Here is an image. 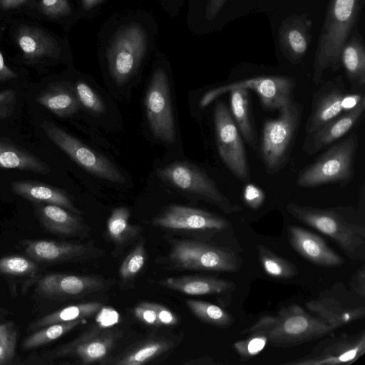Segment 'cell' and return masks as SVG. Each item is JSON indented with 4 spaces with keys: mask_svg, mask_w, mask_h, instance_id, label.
<instances>
[{
    "mask_svg": "<svg viewBox=\"0 0 365 365\" xmlns=\"http://www.w3.org/2000/svg\"><path fill=\"white\" fill-rule=\"evenodd\" d=\"M361 0H329L313 66L312 81L321 83L324 71L340 68V53L349 38Z\"/></svg>",
    "mask_w": 365,
    "mask_h": 365,
    "instance_id": "cell-1",
    "label": "cell"
},
{
    "mask_svg": "<svg viewBox=\"0 0 365 365\" xmlns=\"http://www.w3.org/2000/svg\"><path fill=\"white\" fill-rule=\"evenodd\" d=\"M303 109V104L292 98L277 110L276 118L264 121L257 150L269 175L277 173L288 164Z\"/></svg>",
    "mask_w": 365,
    "mask_h": 365,
    "instance_id": "cell-2",
    "label": "cell"
},
{
    "mask_svg": "<svg viewBox=\"0 0 365 365\" xmlns=\"http://www.w3.org/2000/svg\"><path fill=\"white\" fill-rule=\"evenodd\" d=\"M170 250L162 264L168 269L235 272L241 259L231 249L203 242L170 239Z\"/></svg>",
    "mask_w": 365,
    "mask_h": 365,
    "instance_id": "cell-3",
    "label": "cell"
},
{
    "mask_svg": "<svg viewBox=\"0 0 365 365\" xmlns=\"http://www.w3.org/2000/svg\"><path fill=\"white\" fill-rule=\"evenodd\" d=\"M288 212L297 220L332 239L353 259L364 257L365 229L347 222L343 216L330 209L300 205L294 202L287 207Z\"/></svg>",
    "mask_w": 365,
    "mask_h": 365,
    "instance_id": "cell-4",
    "label": "cell"
},
{
    "mask_svg": "<svg viewBox=\"0 0 365 365\" xmlns=\"http://www.w3.org/2000/svg\"><path fill=\"white\" fill-rule=\"evenodd\" d=\"M359 137L354 133L330 146L314 162L302 170L297 178L299 187L309 188L324 184L347 182L354 175V162Z\"/></svg>",
    "mask_w": 365,
    "mask_h": 365,
    "instance_id": "cell-5",
    "label": "cell"
},
{
    "mask_svg": "<svg viewBox=\"0 0 365 365\" xmlns=\"http://www.w3.org/2000/svg\"><path fill=\"white\" fill-rule=\"evenodd\" d=\"M121 336L120 329L94 327L66 344L29 358L28 363L46 364L59 359L70 358L83 365L101 364L109 356Z\"/></svg>",
    "mask_w": 365,
    "mask_h": 365,
    "instance_id": "cell-6",
    "label": "cell"
},
{
    "mask_svg": "<svg viewBox=\"0 0 365 365\" xmlns=\"http://www.w3.org/2000/svg\"><path fill=\"white\" fill-rule=\"evenodd\" d=\"M159 177L177 190L212 204L227 214L241 211L218 188L215 181L200 168L188 162H175L158 171Z\"/></svg>",
    "mask_w": 365,
    "mask_h": 365,
    "instance_id": "cell-7",
    "label": "cell"
},
{
    "mask_svg": "<svg viewBox=\"0 0 365 365\" xmlns=\"http://www.w3.org/2000/svg\"><path fill=\"white\" fill-rule=\"evenodd\" d=\"M334 331L320 318L293 304L280 309L275 316L268 343L276 347H291L325 337Z\"/></svg>",
    "mask_w": 365,
    "mask_h": 365,
    "instance_id": "cell-8",
    "label": "cell"
},
{
    "mask_svg": "<svg viewBox=\"0 0 365 365\" xmlns=\"http://www.w3.org/2000/svg\"><path fill=\"white\" fill-rule=\"evenodd\" d=\"M148 47V35L137 23L127 24L115 33L107 49L110 73L118 85L125 83L135 73Z\"/></svg>",
    "mask_w": 365,
    "mask_h": 365,
    "instance_id": "cell-9",
    "label": "cell"
},
{
    "mask_svg": "<svg viewBox=\"0 0 365 365\" xmlns=\"http://www.w3.org/2000/svg\"><path fill=\"white\" fill-rule=\"evenodd\" d=\"M365 99L363 91L347 93L343 78L339 76L320 86L312 94L310 113L305 123L309 134Z\"/></svg>",
    "mask_w": 365,
    "mask_h": 365,
    "instance_id": "cell-10",
    "label": "cell"
},
{
    "mask_svg": "<svg viewBox=\"0 0 365 365\" xmlns=\"http://www.w3.org/2000/svg\"><path fill=\"white\" fill-rule=\"evenodd\" d=\"M41 127L56 146L88 173L112 182H125L123 175L109 160L91 149L61 127L49 121H43Z\"/></svg>",
    "mask_w": 365,
    "mask_h": 365,
    "instance_id": "cell-11",
    "label": "cell"
},
{
    "mask_svg": "<svg viewBox=\"0 0 365 365\" xmlns=\"http://www.w3.org/2000/svg\"><path fill=\"white\" fill-rule=\"evenodd\" d=\"M214 124L219 155L227 168L238 179L248 181L250 170L242 135L230 110L221 100L214 108Z\"/></svg>",
    "mask_w": 365,
    "mask_h": 365,
    "instance_id": "cell-12",
    "label": "cell"
},
{
    "mask_svg": "<svg viewBox=\"0 0 365 365\" xmlns=\"http://www.w3.org/2000/svg\"><path fill=\"white\" fill-rule=\"evenodd\" d=\"M295 86V80L288 76L255 77L212 88L201 98L199 105L203 108L232 89L247 88L257 93L264 108L278 110L293 98Z\"/></svg>",
    "mask_w": 365,
    "mask_h": 365,
    "instance_id": "cell-13",
    "label": "cell"
},
{
    "mask_svg": "<svg viewBox=\"0 0 365 365\" xmlns=\"http://www.w3.org/2000/svg\"><path fill=\"white\" fill-rule=\"evenodd\" d=\"M146 115L153 135L168 144L175 140L170 86L165 71L160 68L153 72L145 98Z\"/></svg>",
    "mask_w": 365,
    "mask_h": 365,
    "instance_id": "cell-14",
    "label": "cell"
},
{
    "mask_svg": "<svg viewBox=\"0 0 365 365\" xmlns=\"http://www.w3.org/2000/svg\"><path fill=\"white\" fill-rule=\"evenodd\" d=\"M332 334V333H331ZM326 336L303 357L285 363L289 365L351 364L365 352V331Z\"/></svg>",
    "mask_w": 365,
    "mask_h": 365,
    "instance_id": "cell-15",
    "label": "cell"
},
{
    "mask_svg": "<svg viewBox=\"0 0 365 365\" xmlns=\"http://www.w3.org/2000/svg\"><path fill=\"white\" fill-rule=\"evenodd\" d=\"M154 226L173 230L213 235L227 230L229 221L214 213L178 205L165 207L151 221Z\"/></svg>",
    "mask_w": 365,
    "mask_h": 365,
    "instance_id": "cell-16",
    "label": "cell"
},
{
    "mask_svg": "<svg viewBox=\"0 0 365 365\" xmlns=\"http://www.w3.org/2000/svg\"><path fill=\"white\" fill-rule=\"evenodd\" d=\"M25 253L35 262L44 264L76 262L99 257L103 250L93 242L76 243L26 240L20 242Z\"/></svg>",
    "mask_w": 365,
    "mask_h": 365,
    "instance_id": "cell-17",
    "label": "cell"
},
{
    "mask_svg": "<svg viewBox=\"0 0 365 365\" xmlns=\"http://www.w3.org/2000/svg\"><path fill=\"white\" fill-rule=\"evenodd\" d=\"M110 283L99 276H83L52 273L39 279L36 292L51 299L82 297L106 289Z\"/></svg>",
    "mask_w": 365,
    "mask_h": 365,
    "instance_id": "cell-18",
    "label": "cell"
},
{
    "mask_svg": "<svg viewBox=\"0 0 365 365\" xmlns=\"http://www.w3.org/2000/svg\"><path fill=\"white\" fill-rule=\"evenodd\" d=\"M339 290H328L305 303L306 307L329 324L334 330L354 321L363 319L365 306L354 302L348 297H339Z\"/></svg>",
    "mask_w": 365,
    "mask_h": 365,
    "instance_id": "cell-19",
    "label": "cell"
},
{
    "mask_svg": "<svg viewBox=\"0 0 365 365\" xmlns=\"http://www.w3.org/2000/svg\"><path fill=\"white\" fill-rule=\"evenodd\" d=\"M365 110V99L352 109L339 115L316 131L307 134L302 150L314 155L331 145L350 131L361 119Z\"/></svg>",
    "mask_w": 365,
    "mask_h": 365,
    "instance_id": "cell-20",
    "label": "cell"
},
{
    "mask_svg": "<svg viewBox=\"0 0 365 365\" xmlns=\"http://www.w3.org/2000/svg\"><path fill=\"white\" fill-rule=\"evenodd\" d=\"M182 336H151L124 350L116 356H109L103 365H143L159 359L171 351L180 341Z\"/></svg>",
    "mask_w": 365,
    "mask_h": 365,
    "instance_id": "cell-21",
    "label": "cell"
},
{
    "mask_svg": "<svg viewBox=\"0 0 365 365\" xmlns=\"http://www.w3.org/2000/svg\"><path fill=\"white\" fill-rule=\"evenodd\" d=\"M312 23L307 14L284 19L279 29V45L285 58L297 64L304 57L311 41Z\"/></svg>",
    "mask_w": 365,
    "mask_h": 365,
    "instance_id": "cell-22",
    "label": "cell"
},
{
    "mask_svg": "<svg viewBox=\"0 0 365 365\" xmlns=\"http://www.w3.org/2000/svg\"><path fill=\"white\" fill-rule=\"evenodd\" d=\"M287 234L291 246L312 263L329 267L344 264V259L318 235L296 225H289Z\"/></svg>",
    "mask_w": 365,
    "mask_h": 365,
    "instance_id": "cell-23",
    "label": "cell"
},
{
    "mask_svg": "<svg viewBox=\"0 0 365 365\" xmlns=\"http://www.w3.org/2000/svg\"><path fill=\"white\" fill-rule=\"evenodd\" d=\"M36 215L48 232L69 237H86L89 227L79 215L61 206L36 203Z\"/></svg>",
    "mask_w": 365,
    "mask_h": 365,
    "instance_id": "cell-24",
    "label": "cell"
},
{
    "mask_svg": "<svg viewBox=\"0 0 365 365\" xmlns=\"http://www.w3.org/2000/svg\"><path fill=\"white\" fill-rule=\"evenodd\" d=\"M159 283L163 287L188 295L210 294L224 298L230 297L236 288L232 281L201 275L168 277Z\"/></svg>",
    "mask_w": 365,
    "mask_h": 365,
    "instance_id": "cell-25",
    "label": "cell"
},
{
    "mask_svg": "<svg viewBox=\"0 0 365 365\" xmlns=\"http://www.w3.org/2000/svg\"><path fill=\"white\" fill-rule=\"evenodd\" d=\"M11 187L14 193L35 203L56 205L76 214H82L69 195L56 187L28 180L15 181Z\"/></svg>",
    "mask_w": 365,
    "mask_h": 365,
    "instance_id": "cell-26",
    "label": "cell"
},
{
    "mask_svg": "<svg viewBox=\"0 0 365 365\" xmlns=\"http://www.w3.org/2000/svg\"><path fill=\"white\" fill-rule=\"evenodd\" d=\"M19 46L26 58L38 60L56 56L59 51L57 42L43 30L31 26H24L16 34Z\"/></svg>",
    "mask_w": 365,
    "mask_h": 365,
    "instance_id": "cell-27",
    "label": "cell"
},
{
    "mask_svg": "<svg viewBox=\"0 0 365 365\" xmlns=\"http://www.w3.org/2000/svg\"><path fill=\"white\" fill-rule=\"evenodd\" d=\"M230 93V113L246 143L255 150L257 139L250 106V96L247 88H235Z\"/></svg>",
    "mask_w": 365,
    "mask_h": 365,
    "instance_id": "cell-28",
    "label": "cell"
},
{
    "mask_svg": "<svg viewBox=\"0 0 365 365\" xmlns=\"http://www.w3.org/2000/svg\"><path fill=\"white\" fill-rule=\"evenodd\" d=\"M274 320L275 316L264 315L242 332L245 337L232 345L242 360H249L264 349L268 343L269 331Z\"/></svg>",
    "mask_w": 365,
    "mask_h": 365,
    "instance_id": "cell-29",
    "label": "cell"
},
{
    "mask_svg": "<svg viewBox=\"0 0 365 365\" xmlns=\"http://www.w3.org/2000/svg\"><path fill=\"white\" fill-rule=\"evenodd\" d=\"M0 168L15 169L46 175L48 165L28 150L0 138Z\"/></svg>",
    "mask_w": 365,
    "mask_h": 365,
    "instance_id": "cell-30",
    "label": "cell"
},
{
    "mask_svg": "<svg viewBox=\"0 0 365 365\" xmlns=\"http://www.w3.org/2000/svg\"><path fill=\"white\" fill-rule=\"evenodd\" d=\"M340 63L352 88H363L365 85V50L357 36L345 42L340 53Z\"/></svg>",
    "mask_w": 365,
    "mask_h": 365,
    "instance_id": "cell-31",
    "label": "cell"
},
{
    "mask_svg": "<svg viewBox=\"0 0 365 365\" xmlns=\"http://www.w3.org/2000/svg\"><path fill=\"white\" fill-rule=\"evenodd\" d=\"M36 101L59 117L76 113L80 103L74 90L62 85H55L41 93Z\"/></svg>",
    "mask_w": 365,
    "mask_h": 365,
    "instance_id": "cell-32",
    "label": "cell"
},
{
    "mask_svg": "<svg viewBox=\"0 0 365 365\" xmlns=\"http://www.w3.org/2000/svg\"><path fill=\"white\" fill-rule=\"evenodd\" d=\"M130 210L125 207L113 210L107 222L108 234L115 245L114 252L118 255L133 242L142 231V228L129 223Z\"/></svg>",
    "mask_w": 365,
    "mask_h": 365,
    "instance_id": "cell-33",
    "label": "cell"
},
{
    "mask_svg": "<svg viewBox=\"0 0 365 365\" xmlns=\"http://www.w3.org/2000/svg\"><path fill=\"white\" fill-rule=\"evenodd\" d=\"M102 307L103 304L96 301L68 306L43 317L31 324L30 327L35 331L56 323L83 320L98 313Z\"/></svg>",
    "mask_w": 365,
    "mask_h": 365,
    "instance_id": "cell-34",
    "label": "cell"
},
{
    "mask_svg": "<svg viewBox=\"0 0 365 365\" xmlns=\"http://www.w3.org/2000/svg\"><path fill=\"white\" fill-rule=\"evenodd\" d=\"M185 303L196 317L212 326L228 328L235 322L233 317L228 312L209 302L189 299Z\"/></svg>",
    "mask_w": 365,
    "mask_h": 365,
    "instance_id": "cell-35",
    "label": "cell"
},
{
    "mask_svg": "<svg viewBox=\"0 0 365 365\" xmlns=\"http://www.w3.org/2000/svg\"><path fill=\"white\" fill-rule=\"evenodd\" d=\"M83 320L56 323L35 330L21 345L22 350L28 351L50 344L82 323Z\"/></svg>",
    "mask_w": 365,
    "mask_h": 365,
    "instance_id": "cell-36",
    "label": "cell"
},
{
    "mask_svg": "<svg viewBox=\"0 0 365 365\" xmlns=\"http://www.w3.org/2000/svg\"><path fill=\"white\" fill-rule=\"evenodd\" d=\"M258 256L264 272L278 279H290L298 274L296 267L287 259L277 255L264 245L257 246Z\"/></svg>",
    "mask_w": 365,
    "mask_h": 365,
    "instance_id": "cell-37",
    "label": "cell"
},
{
    "mask_svg": "<svg viewBox=\"0 0 365 365\" xmlns=\"http://www.w3.org/2000/svg\"><path fill=\"white\" fill-rule=\"evenodd\" d=\"M147 258L144 240L139 241L125 257L119 268V277L122 285L133 282L143 268Z\"/></svg>",
    "mask_w": 365,
    "mask_h": 365,
    "instance_id": "cell-38",
    "label": "cell"
},
{
    "mask_svg": "<svg viewBox=\"0 0 365 365\" xmlns=\"http://www.w3.org/2000/svg\"><path fill=\"white\" fill-rule=\"evenodd\" d=\"M19 331L12 322L0 324V365L11 364L16 355Z\"/></svg>",
    "mask_w": 365,
    "mask_h": 365,
    "instance_id": "cell-39",
    "label": "cell"
},
{
    "mask_svg": "<svg viewBox=\"0 0 365 365\" xmlns=\"http://www.w3.org/2000/svg\"><path fill=\"white\" fill-rule=\"evenodd\" d=\"M38 267L35 261L19 255L0 258V273L14 277L34 276Z\"/></svg>",
    "mask_w": 365,
    "mask_h": 365,
    "instance_id": "cell-40",
    "label": "cell"
},
{
    "mask_svg": "<svg viewBox=\"0 0 365 365\" xmlns=\"http://www.w3.org/2000/svg\"><path fill=\"white\" fill-rule=\"evenodd\" d=\"M75 92L81 105L94 113H102L105 106L99 96L83 81H78L75 86Z\"/></svg>",
    "mask_w": 365,
    "mask_h": 365,
    "instance_id": "cell-41",
    "label": "cell"
},
{
    "mask_svg": "<svg viewBox=\"0 0 365 365\" xmlns=\"http://www.w3.org/2000/svg\"><path fill=\"white\" fill-rule=\"evenodd\" d=\"M133 312L135 317L143 324L148 326L160 327L154 302H140L133 308Z\"/></svg>",
    "mask_w": 365,
    "mask_h": 365,
    "instance_id": "cell-42",
    "label": "cell"
},
{
    "mask_svg": "<svg viewBox=\"0 0 365 365\" xmlns=\"http://www.w3.org/2000/svg\"><path fill=\"white\" fill-rule=\"evenodd\" d=\"M242 195L245 204L253 210L259 208L265 198L264 191L251 183L245 186Z\"/></svg>",
    "mask_w": 365,
    "mask_h": 365,
    "instance_id": "cell-43",
    "label": "cell"
},
{
    "mask_svg": "<svg viewBox=\"0 0 365 365\" xmlns=\"http://www.w3.org/2000/svg\"><path fill=\"white\" fill-rule=\"evenodd\" d=\"M43 11L50 16H62L71 13V6L67 0H41Z\"/></svg>",
    "mask_w": 365,
    "mask_h": 365,
    "instance_id": "cell-44",
    "label": "cell"
},
{
    "mask_svg": "<svg viewBox=\"0 0 365 365\" xmlns=\"http://www.w3.org/2000/svg\"><path fill=\"white\" fill-rule=\"evenodd\" d=\"M16 101L17 96L15 91L6 89L0 91V120L12 114Z\"/></svg>",
    "mask_w": 365,
    "mask_h": 365,
    "instance_id": "cell-45",
    "label": "cell"
},
{
    "mask_svg": "<svg viewBox=\"0 0 365 365\" xmlns=\"http://www.w3.org/2000/svg\"><path fill=\"white\" fill-rule=\"evenodd\" d=\"M365 272L364 266L362 265L353 275L350 287L351 291L359 297H365Z\"/></svg>",
    "mask_w": 365,
    "mask_h": 365,
    "instance_id": "cell-46",
    "label": "cell"
},
{
    "mask_svg": "<svg viewBox=\"0 0 365 365\" xmlns=\"http://www.w3.org/2000/svg\"><path fill=\"white\" fill-rule=\"evenodd\" d=\"M227 0H208L206 7V18L213 19L219 14Z\"/></svg>",
    "mask_w": 365,
    "mask_h": 365,
    "instance_id": "cell-47",
    "label": "cell"
},
{
    "mask_svg": "<svg viewBox=\"0 0 365 365\" xmlns=\"http://www.w3.org/2000/svg\"><path fill=\"white\" fill-rule=\"evenodd\" d=\"M17 78V75L5 63L3 56L0 52V81Z\"/></svg>",
    "mask_w": 365,
    "mask_h": 365,
    "instance_id": "cell-48",
    "label": "cell"
},
{
    "mask_svg": "<svg viewBox=\"0 0 365 365\" xmlns=\"http://www.w3.org/2000/svg\"><path fill=\"white\" fill-rule=\"evenodd\" d=\"M26 0H0V6L4 9H14L19 6Z\"/></svg>",
    "mask_w": 365,
    "mask_h": 365,
    "instance_id": "cell-49",
    "label": "cell"
},
{
    "mask_svg": "<svg viewBox=\"0 0 365 365\" xmlns=\"http://www.w3.org/2000/svg\"><path fill=\"white\" fill-rule=\"evenodd\" d=\"M186 364H192V365H204V364H215V361L213 359L209 356H203L197 359H192L185 363Z\"/></svg>",
    "mask_w": 365,
    "mask_h": 365,
    "instance_id": "cell-50",
    "label": "cell"
},
{
    "mask_svg": "<svg viewBox=\"0 0 365 365\" xmlns=\"http://www.w3.org/2000/svg\"><path fill=\"white\" fill-rule=\"evenodd\" d=\"M82 4L86 10H90L95 6H96L98 4L101 3L103 0H81Z\"/></svg>",
    "mask_w": 365,
    "mask_h": 365,
    "instance_id": "cell-51",
    "label": "cell"
}]
</instances>
